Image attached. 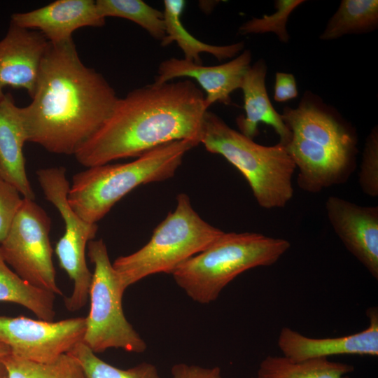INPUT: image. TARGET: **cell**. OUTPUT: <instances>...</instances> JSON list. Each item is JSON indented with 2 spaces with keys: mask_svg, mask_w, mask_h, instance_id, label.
Here are the masks:
<instances>
[{
  "mask_svg": "<svg viewBox=\"0 0 378 378\" xmlns=\"http://www.w3.org/2000/svg\"><path fill=\"white\" fill-rule=\"evenodd\" d=\"M118 99L106 78L82 62L73 40L49 43L31 102L21 107L28 141L50 153L74 155Z\"/></svg>",
  "mask_w": 378,
  "mask_h": 378,
  "instance_id": "1",
  "label": "cell"
},
{
  "mask_svg": "<svg viewBox=\"0 0 378 378\" xmlns=\"http://www.w3.org/2000/svg\"><path fill=\"white\" fill-rule=\"evenodd\" d=\"M204 94L190 80L153 83L116 101L99 130L74 155L86 167L137 158L183 139L200 143Z\"/></svg>",
  "mask_w": 378,
  "mask_h": 378,
  "instance_id": "2",
  "label": "cell"
},
{
  "mask_svg": "<svg viewBox=\"0 0 378 378\" xmlns=\"http://www.w3.org/2000/svg\"><path fill=\"white\" fill-rule=\"evenodd\" d=\"M198 144L192 139L175 141L127 163L88 167L73 176L68 202L81 218L97 223L116 202L139 186L172 177L186 153Z\"/></svg>",
  "mask_w": 378,
  "mask_h": 378,
  "instance_id": "3",
  "label": "cell"
},
{
  "mask_svg": "<svg viewBox=\"0 0 378 378\" xmlns=\"http://www.w3.org/2000/svg\"><path fill=\"white\" fill-rule=\"evenodd\" d=\"M290 243L258 232H225L172 274L176 284L200 304L215 301L238 275L276 263Z\"/></svg>",
  "mask_w": 378,
  "mask_h": 378,
  "instance_id": "4",
  "label": "cell"
},
{
  "mask_svg": "<svg viewBox=\"0 0 378 378\" xmlns=\"http://www.w3.org/2000/svg\"><path fill=\"white\" fill-rule=\"evenodd\" d=\"M200 144L209 153L222 155L242 174L262 208H283L292 200L296 167L285 146L258 144L208 111Z\"/></svg>",
  "mask_w": 378,
  "mask_h": 378,
  "instance_id": "5",
  "label": "cell"
},
{
  "mask_svg": "<svg viewBox=\"0 0 378 378\" xmlns=\"http://www.w3.org/2000/svg\"><path fill=\"white\" fill-rule=\"evenodd\" d=\"M176 202L174 211L155 228L146 244L132 254L118 257L112 263L124 292L148 276L172 274L223 233L199 216L186 193L178 194Z\"/></svg>",
  "mask_w": 378,
  "mask_h": 378,
  "instance_id": "6",
  "label": "cell"
},
{
  "mask_svg": "<svg viewBox=\"0 0 378 378\" xmlns=\"http://www.w3.org/2000/svg\"><path fill=\"white\" fill-rule=\"evenodd\" d=\"M88 249L94 269L89 292L90 312L85 317L82 342L95 354L111 348L136 354L144 352L147 348L146 342L124 314V291L104 241L93 239L88 244Z\"/></svg>",
  "mask_w": 378,
  "mask_h": 378,
  "instance_id": "7",
  "label": "cell"
},
{
  "mask_svg": "<svg viewBox=\"0 0 378 378\" xmlns=\"http://www.w3.org/2000/svg\"><path fill=\"white\" fill-rule=\"evenodd\" d=\"M36 175L46 200L56 207L64 220L65 231L55 251L60 267L74 281L72 293L64 301L66 308L78 311L89 297L92 273L87 265L85 250L94 239L98 226L81 218L70 206L67 200L70 185L64 167L41 169Z\"/></svg>",
  "mask_w": 378,
  "mask_h": 378,
  "instance_id": "8",
  "label": "cell"
},
{
  "mask_svg": "<svg viewBox=\"0 0 378 378\" xmlns=\"http://www.w3.org/2000/svg\"><path fill=\"white\" fill-rule=\"evenodd\" d=\"M51 220L34 200L23 199L0 251L6 263L31 285L62 295L56 283L49 233Z\"/></svg>",
  "mask_w": 378,
  "mask_h": 378,
  "instance_id": "9",
  "label": "cell"
},
{
  "mask_svg": "<svg viewBox=\"0 0 378 378\" xmlns=\"http://www.w3.org/2000/svg\"><path fill=\"white\" fill-rule=\"evenodd\" d=\"M85 331V317L48 321L0 316V342L10 354L36 363H50L67 354L82 342Z\"/></svg>",
  "mask_w": 378,
  "mask_h": 378,
  "instance_id": "10",
  "label": "cell"
},
{
  "mask_svg": "<svg viewBox=\"0 0 378 378\" xmlns=\"http://www.w3.org/2000/svg\"><path fill=\"white\" fill-rule=\"evenodd\" d=\"M325 207L328 220L345 248L378 279V206H360L330 196Z\"/></svg>",
  "mask_w": 378,
  "mask_h": 378,
  "instance_id": "11",
  "label": "cell"
},
{
  "mask_svg": "<svg viewBox=\"0 0 378 378\" xmlns=\"http://www.w3.org/2000/svg\"><path fill=\"white\" fill-rule=\"evenodd\" d=\"M251 51L246 50L230 61L216 66H204L185 59L172 57L160 63L153 83L162 84L176 78H191L206 92V109L216 102L228 105L231 103V93L241 86L251 66Z\"/></svg>",
  "mask_w": 378,
  "mask_h": 378,
  "instance_id": "12",
  "label": "cell"
},
{
  "mask_svg": "<svg viewBox=\"0 0 378 378\" xmlns=\"http://www.w3.org/2000/svg\"><path fill=\"white\" fill-rule=\"evenodd\" d=\"M48 46L41 32L10 23L0 41V100L8 86L24 89L33 97Z\"/></svg>",
  "mask_w": 378,
  "mask_h": 378,
  "instance_id": "13",
  "label": "cell"
},
{
  "mask_svg": "<svg viewBox=\"0 0 378 378\" xmlns=\"http://www.w3.org/2000/svg\"><path fill=\"white\" fill-rule=\"evenodd\" d=\"M366 315L369 325L365 329L336 337H310L292 328L284 327L278 336V346L283 356L294 360L328 358L337 355L377 356V307H369Z\"/></svg>",
  "mask_w": 378,
  "mask_h": 378,
  "instance_id": "14",
  "label": "cell"
},
{
  "mask_svg": "<svg viewBox=\"0 0 378 378\" xmlns=\"http://www.w3.org/2000/svg\"><path fill=\"white\" fill-rule=\"evenodd\" d=\"M105 21L93 0H57L29 12L13 13L10 18V23L38 31L52 44L69 42L78 29L102 27Z\"/></svg>",
  "mask_w": 378,
  "mask_h": 378,
  "instance_id": "15",
  "label": "cell"
},
{
  "mask_svg": "<svg viewBox=\"0 0 378 378\" xmlns=\"http://www.w3.org/2000/svg\"><path fill=\"white\" fill-rule=\"evenodd\" d=\"M286 150L298 169V185L317 193L345 183L355 169V155L312 144L292 136Z\"/></svg>",
  "mask_w": 378,
  "mask_h": 378,
  "instance_id": "16",
  "label": "cell"
},
{
  "mask_svg": "<svg viewBox=\"0 0 378 378\" xmlns=\"http://www.w3.org/2000/svg\"><path fill=\"white\" fill-rule=\"evenodd\" d=\"M281 116L292 136L356 155V137L353 130L319 106L303 101L296 108H284Z\"/></svg>",
  "mask_w": 378,
  "mask_h": 378,
  "instance_id": "17",
  "label": "cell"
},
{
  "mask_svg": "<svg viewBox=\"0 0 378 378\" xmlns=\"http://www.w3.org/2000/svg\"><path fill=\"white\" fill-rule=\"evenodd\" d=\"M27 141L21 107L10 94H5L0 100V177L14 186L23 198L34 200L22 151Z\"/></svg>",
  "mask_w": 378,
  "mask_h": 378,
  "instance_id": "18",
  "label": "cell"
},
{
  "mask_svg": "<svg viewBox=\"0 0 378 378\" xmlns=\"http://www.w3.org/2000/svg\"><path fill=\"white\" fill-rule=\"evenodd\" d=\"M266 74L267 65L263 59H260L245 74L240 88L244 94L245 115L237 118V124L241 134L253 139L258 134V125L265 123L279 135V143L286 146L292 134L270 102L265 87Z\"/></svg>",
  "mask_w": 378,
  "mask_h": 378,
  "instance_id": "19",
  "label": "cell"
},
{
  "mask_svg": "<svg viewBox=\"0 0 378 378\" xmlns=\"http://www.w3.org/2000/svg\"><path fill=\"white\" fill-rule=\"evenodd\" d=\"M163 4L166 34L161 45L164 47L175 41L183 51L186 60L202 64L200 55L206 52L222 61L235 57L244 48V42L214 46L198 40L185 28L181 20L186 1L164 0Z\"/></svg>",
  "mask_w": 378,
  "mask_h": 378,
  "instance_id": "20",
  "label": "cell"
},
{
  "mask_svg": "<svg viewBox=\"0 0 378 378\" xmlns=\"http://www.w3.org/2000/svg\"><path fill=\"white\" fill-rule=\"evenodd\" d=\"M353 365L328 358L294 360L284 356H266L255 378H350Z\"/></svg>",
  "mask_w": 378,
  "mask_h": 378,
  "instance_id": "21",
  "label": "cell"
},
{
  "mask_svg": "<svg viewBox=\"0 0 378 378\" xmlns=\"http://www.w3.org/2000/svg\"><path fill=\"white\" fill-rule=\"evenodd\" d=\"M55 295L21 279L4 261L0 251V302L21 305L38 318L52 321Z\"/></svg>",
  "mask_w": 378,
  "mask_h": 378,
  "instance_id": "22",
  "label": "cell"
},
{
  "mask_svg": "<svg viewBox=\"0 0 378 378\" xmlns=\"http://www.w3.org/2000/svg\"><path fill=\"white\" fill-rule=\"evenodd\" d=\"M378 23V1L343 0L320 36L330 40L347 34L374 29Z\"/></svg>",
  "mask_w": 378,
  "mask_h": 378,
  "instance_id": "23",
  "label": "cell"
},
{
  "mask_svg": "<svg viewBox=\"0 0 378 378\" xmlns=\"http://www.w3.org/2000/svg\"><path fill=\"white\" fill-rule=\"evenodd\" d=\"M99 14L103 18L116 17L129 20L144 29L154 38L165 37L163 12L141 0H97Z\"/></svg>",
  "mask_w": 378,
  "mask_h": 378,
  "instance_id": "24",
  "label": "cell"
},
{
  "mask_svg": "<svg viewBox=\"0 0 378 378\" xmlns=\"http://www.w3.org/2000/svg\"><path fill=\"white\" fill-rule=\"evenodd\" d=\"M8 378H83L77 361L64 354L50 363H36L10 354L0 358Z\"/></svg>",
  "mask_w": 378,
  "mask_h": 378,
  "instance_id": "25",
  "label": "cell"
},
{
  "mask_svg": "<svg viewBox=\"0 0 378 378\" xmlns=\"http://www.w3.org/2000/svg\"><path fill=\"white\" fill-rule=\"evenodd\" d=\"M78 363L83 378H161L155 365L144 362L123 370L100 359L82 342L68 353Z\"/></svg>",
  "mask_w": 378,
  "mask_h": 378,
  "instance_id": "26",
  "label": "cell"
},
{
  "mask_svg": "<svg viewBox=\"0 0 378 378\" xmlns=\"http://www.w3.org/2000/svg\"><path fill=\"white\" fill-rule=\"evenodd\" d=\"M304 1L276 0L274 6L276 11L271 15H265L261 18H252L241 24L239 29L241 34H263L272 32L280 41L287 43L289 34L286 24L290 14Z\"/></svg>",
  "mask_w": 378,
  "mask_h": 378,
  "instance_id": "27",
  "label": "cell"
},
{
  "mask_svg": "<svg viewBox=\"0 0 378 378\" xmlns=\"http://www.w3.org/2000/svg\"><path fill=\"white\" fill-rule=\"evenodd\" d=\"M358 183L368 196H378V128L374 127L366 139L358 173Z\"/></svg>",
  "mask_w": 378,
  "mask_h": 378,
  "instance_id": "28",
  "label": "cell"
},
{
  "mask_svg": "<svg viewBox=\"0 0 378 378\" xmlns=\"http://www.w3.org/2000/svg\"><path fill=\"white\" fill-rule=\"evenodd\" d=\"M23 199L14 186L0 177V244L6 237Z\"/></svg>",
  "mask_w": 378,
  "mask_h": 378,
  "instance_id": "29",
  "label": "cell"
},
{
  "mask_svg": "<svg viewBox=\"0 0 378 378\" xmlns=\"http://www.w3.org/2000/svg\"><path fill=\"white\" fill-rule=\"evenodd\" d=\"M172 378H222L218 367L204 368L186 363H177L171 369Z\"/></svg>",
  "mask_w": 378,
  "mask_h": 378,
  "instance_id": "30",
  "label": "cell"
},
{
  "mask_svg": "<svg viewBox=\"0 0 378 378\" xmlns=\"http://www.w3.org/2000/svg\"><path fill=\"white\" fill-rule=\"evenodd\" d=\"M294 76L291 74L277 72L275 76L274 98L276 102H286L298 96Z\"/></svg>",
  "mask_w": 378,
  "mask_h": 378,
  "instance_id": "31",
  "label": "cell"
},
{
  "mask_svg": "<svg viewBox=\"0 0 378 378\" xmlns=\"http://www.w3.org/2000/svg\"><path fill=\"white\" fill-rule=\"evenodd\" d=\"M10 354V349L6 344L0 342V358Z\"/></svg>",
  "mask_w": 378,
  "mask_h": 378,
  "instance_id": "32",
  "label": "cell"
},
{
  "mask_svg": "<svg viewBox=\"0 0 378 378\" xmlns=\"http://www.w3.org/2000/svg\"><path fill=\"white\" fill-rule=\"evenodd\" d=\"M0 378H8L6 370L0 360Z\"/></svg>",
  "mask_w": 378,
  "mask_h": 378,
  "instance_id": "33",
  "label": "cell"
}]
</instances>
